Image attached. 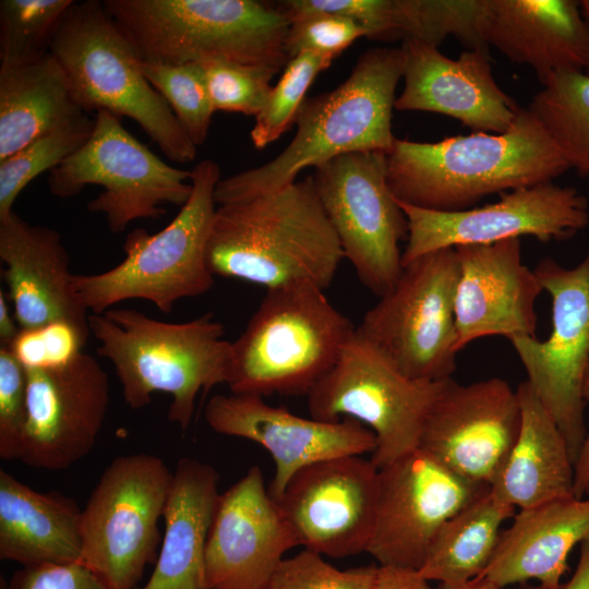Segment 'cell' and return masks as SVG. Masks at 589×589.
<instances>
[{
	"label": "cell",
	"mask_w": 589,
	"mask_h": 589,
	"mask_svg": "<svg viewBox=\"0 0 589 589\" xmlns=\"http://www.w3.org/2000/svg\"><path fill=\"white\" fill-rule=\"evenodd\" d=\"M387 181L398 202L457 212L483 197L553 180L570 169L528 108L504 133L472 132L438 142L395 140Z\"/></svg>",
	"instance_id": "cell-1"
},
{
	"label": "cell",
	"mask_w": 589,
	"mask_h": 589,
	"mask_svg": "<svg viewBox=\"0 0 589 589\" xmlns=\"http://www.w3.org/2000/svg\"><path fill=\"white\" fill-rule=\"evenodd\" d=\"M345 259L313 176L277 191L216 207L206 245L214 276L267 290L327 288Z\"/></svg>",
	"instance_id": "cell-2"
},
{
	"label": "cell",
	"mask_w": 589,
	"mask_h": 589,
	"mask_svg": "<svg viewBox=\"0 0 589 589\" xmlns=\"http://www.w3.org/2000/svg\"><path fill=\"white\" fill-rule=\"evenodd\" d=\"M404 72L400 48L380 47L362 53L349 76L336 88L305 98L288 146L272 160L220 179L217 205L255 197L297 181L308 167L352 152L388 153L396 88Z\"/></svg>",
	"instance_id": "cell-3"
},
{
	"label": "cell",
	"mask_w": 589,
	"mask_h": 589,
	"mask_svg": "<svg viewBox=\"0 0 589 589\" xmlns=\"http://www.w3.org/2000/svg\"><path fill=\"white\" fill-rule=\"evenodd\" d=\"M97 353L108 359L133 410L146 407L157 392L171 396L168 420L185 431L195 399L227 384L231 342L225 328L206 313L183 323H168L127 308L89 314Z\"/></svg>",
	"instance_id": "cell-4"
},
{
	"label": "cell",
	"mask_w": 589,
	"mask_h": 589,
	"mask_svg": "<svg viewBox=\"0 0 589 589\" xmlns=\"http://www.w3.org/2000/svg\"><path fill=\"white\" fill-rule=\"evenodd\" d=\"M143 61L170 64L223 59L284 69L290 20L255 0H104Z\"/></svg>",
	"instance_id": "cell-5"
},
{
	"label": "cell",
	"mask_w": 589,
	"mask_h": 589,
	"mask_svg": "<svg viewBox=\"0 0 589 589\" xmlns=\"http://www.w3.org/2000/svg\"><path fill=\"white\" fill-rule=\"evenodd\" d=\"M356 328L323 290L301 284L267 290L231 342V393L308 395L334 368Z\"/></svg>",
	"instance_id": "cell-6"
},
{
	"label": "cell",
	"mask_w": 589,
	"mask_h": 589,
	"mask_svg": "<svg viewBox=\"0 0 589 589\" xmlns=\"http://www.w3.org/2000/svg\"><path fill=\"white\" fill-rule=\"evenodd\" d=\"M50 52L87 113L105 110L130 118L169 160L195 159L197 147L145 77L141 56L103 1H74L55 33Z\"/></svg>",
	"instance_id": "cell-7"
},
{
	"label": "cell",
	"mask_w": 589,
	"mask_h": 589,
	"mask_svg": "<svg viewBox=\"0 0 589 589\" xmlns=\"http://www.w3.org/2000/svg\"><path fill=\"white\" fill-rule=\"evenodd\" d=\"M220 169L212 159L192 170V193L175 218L160 231H130L123 243V260L93 275H74L81 303L94 314L130 299H143L165 313L183 298L206 293L214 275L206 263V245L216 211L214 193Z\"/></svg>",
	"instance_id": "cell-8"
},
{
	"label": "cell",
	"mask_w": 589,
	"mask_h": 589,
	"mask_svg": "<svg viewBox=\"0 0 589 589\" xmlns=\"http://www.w3.org/2000/svg\"><path fill=\"white\" fill-rule=\"evenodd\" d=\"M172 477L160 457L134 453L116 457L93 489L81 515L80 563L110 589H136L156 561Z\"/></svg>",
	"instance_id": "cell-9"
},
{
	"label": "cell",
	"mask_w": 589,
	"mask_h": 589,
	"mask_svg": "<svg viewBox=\"0 0 589 589\" xmlns=\"http://www.w3.org/2000/svg\"><path fill=\"white\" fill-rule=\"evenodd\" d=\"M94 129L73 155L49 171L48 188L61 199L89 184L104 190L87 204L104 215L111 232L137 219H158L166 204L182 207L192 193V170L172 167L127 131L121 119L100 110Z\"/></svg>",
	"instance_id": "cell-10"
},
{
	"label": "cell",
	"mask_w": 589,
	"mask_h": 589,
	"mask_svg": "<svg viewBox=\"0 0 589 589\" xmlns=\"http://www.w3.org/2000/svg\"><path fill=\"white\" fill-rule=\"evenodd\" d=\"M446 381L408 377L356 329L334 368L308 394L309 412L322 421L344 416L369 426L376 438L371 460L382 469L419 448Z\"/></svg>",
	"instance_id": "cell-11"
},
{
	"label": "cell",
	"mask_w": 589,
	"mask_h": 589,
	"mask_svg": "<svg viewBox=\"0 0 589 589\" xmlns=\"http://www.w3.org/2000/svg\"><path fill=\"white\" fill-rule=\"evenodd\" d=\"M455 248L402 267L395 287L363 316L358 334L401 373L423 382L453 378L456 370Z\"/></svg>",
	"instance_id": "cell-12"
},
{
	"label": "cell",
	"mask_w": 589,
	"mask_h": 589,
	"mask_svg": "<svg viewBox=\"0 0 589 589\" xmlns=\"http://www.w3.org/2000/svg\"><path fill=\"white\" fill-rule=\"evenodd\" d=\"M314 169L316 194L345 259L363 286L385 296L402 272L399 243L408 236L406 215L387 181L386 153L352 152Z\"/></svg>",
	"instance_id": "cell-13"
},
{
	"label": "cell",
	"mask_w": 589,
	"mask_h": 589,
	"mask_svg": "<svg viewBox=\"0 0 589 589\" xmlns=\"http://www.w3.org/2000/svg\"><path fill=\"white\" fill-rule=\"evenodd\" d=\"M533 269L552 299V330L545 340L521 337L510 344L576 464L587 433L582 381L589 362V251L574 267L545 257Z\"/></svg>",
	"instance_id": "cell-14"
},
{
	"label": "cell",
	"mask_w": 589,
	"mask_h": 589,
	"mask_svg": "<svg viewBox=\"0 0 589 589\" xmlns=\"http://www.w3.org/2000/svg\"><path fill=\"white\" fill-rule=\"evenodd\" d=\"M398 203L408 223L402 267L445 248L492 244L522 236L541 242L565 241L589 224L587 197L574 187L553 182L504 192L497 202L457 212Z\"/></svg>",
	"instance_id": "cell-15"
},
{
	"label": "cell",
	"mask_w": 589,
	"mask_h": 589,
	"mask_svg": "<svg viewBox=\"0 0 589 589\" xmlns=\"http://www.w3.org/2000/svg\"><path fill=\"white\" fill-rule=\"evenodd\" d=\"M378 470L376 516L366 552L380 566L420 569L444 525L490 490L420 448Z\"/></svg>",
	"instance_id": "cell-16"
},
{
	"label": "cell",
	"mask_w": 589,
	"mask_h": 589,
	"mask_svg": "<svg viewBox=\"0 0 589 589\" xmlns=\"http://www.w3.org/2000/svg\"><path fill=\"white\" fill-rule=\"evenodd\" d=\"M378 468L360 456L300 469L276 501L299 545L335 558L366 552L378 500Z\"/></svg>",
	"instance_id": "cell-17"
},
{
	"label": "cell",
	"mask_w": 589,
	"mask_h": 589,
	"mask_svg": "<svg viewBox=\"0 0 589 589\" xmlns=\"http://www.w3.org/2000/svg\"><path fill=\"white\" fill-rule=\"evenodd\" d=\"M26 372L27 418L19 460L45 470L67 469L92 450L100 433L110 402L108 375L83 351L62 365Z\"/></svg>",
	"instance_id": "cell-18"
},
{
	"label": "cell",
	"mask_w": 589,
	"mask_h": 589,
	"mask_svg": "<svg viewBox=\"0 0 589 589\" xmlns=\"http://www.w3.org/2000/svg\"><path fill=\"white\" fill-rule=\"evenodd\" d=\"M516 389L491 377L446 381L423 428L419 448L458 476L490 486L520 429Z\"/></svg>",
	"instance_id": "cell-19"
},
{
	"label": "cell",
	"mask_w": 589,
	"mask_h": 589,
	"mask_svg": "<svg viewBox=\"0 0 589 589\" xmlns=\"http://www.w3.org/2000/svg\"><path fill=\"white\" fill-rule=\"evenodd\" d=\"M297 545L262 470L252 466L218 495L205 545L206 589H267Z\"/></svg>",
	"instance_id": "cell-20"
},
{
	"label": "cell",
	"mask_w": 589,
	"mask_h": 589,
	"mask_svg": "<svg viewBox=\"0 0 589 589\" xmlns=\"http://www.w3.org/2000/svg\"><path fill=\"white\" fill-rule=\"evenodd\" d=\"M204 418L214 432L255 442L272 455L275 474L269 493L275 501L300 469L328 458L373 454L376 448L374 433L357 420L299 417L259 395L217 394L208 400Z\"/></svg>",
	"instance_id": "cell-21"
},
{
	"label": "cell",
	"mask_w": 589,
	"mask_h": 589,
	"mask_svg": "<svg viewBox=\"0 0 589 589\" xmlns=\"http://www.w3.org/2000/svg\"><path fill=\"white\" fill-rule=\"evenodd\" d=\"M455 252L457 352L483 337H536V301L543 289L522 262L520 239L459 245Z\"/></svg>",
	"instance_id": "cell-22"
},
{
	"label": "cell",
	"mask_w": 589,
	"mask_h": 589,
	"mask_svg": "<svg viewBox=\"0 0 589 589\" xmlns=\"http://www.w3.org/2000/svg\"><path fill=\"white\" fill-rule=\"evenodd\" d=\"M400 111H428L458 120L473 132L504 133L520 107L495 82L489 50H466L457 59L438 48L406 39Z\"/></svg>",
	"instance_id": "cell-23"
},
{
	"label": "cell",
	"mask_w": 589,
	"mask_h": 589,
	"mask_svg": "<svg viewBox=\"0 0 589 589\" xmlns=\"http://www.w3.org/2000/svg\"><path fill=\"white\" fill-rule=\"evenodd\" d=\"M1 275L20 329L65 322L89 336L88 311L81 303L60 233L32 225L15 212L0 219Z\"/></svg>",
	"instance_id": "cell-24"
},
{
	"label": "cell",
	"mask_w": 589,
	"mask_h": 589,
	"mask_svg": "<svg viewBox=\"0 0 589 589\" xmlns=\"http://www.w3.org/2000/svg\"><path fill=\"white\" fill-rule=\"evenodd\" d=\"M482 35L510 61L530 67L541 85L589 69V25L573 0H485Z\"/></svg>",
	"instance_id": "cell-25"
},
{
	"label": "cell",
	"mask_w": 589,
	"mask_h": 589,
	"mask_svg": "<svg viewBox=\"0 0 589 589\" xmlns=\"http://www.w3.org/2000/svg\"><path fill=\"white\" fill-rule=\"evenodd\" d=\"M588 539L589 496L520 509L501 532L494 556L479 577L501 587L537 580L556 589L570 551Z\"/></svg>",
	"instance_id": "cell-26"
},
{
	"label": "cell",
	"mask_w": 589,
	"mask_h": 589,
	"mask_svg": "<svg viewBox=\"0 0 589 589\" xmlns=\"http://www.w3.org/2000/svg\"><path fill=\"white\" fill-rule=\"evenodd\" d=\"M218 481L212 465L191 457L178 460L163 516L161 546L153 573L139 589H206L205 545Z\"/></svg>",
	"instance_id": "cell-27"
},
{
	"label": "cell",
	"mask_w": 589,
	"mask_h": 589,
	"mask_svg": "<svg viewBox=\"0 0 589 589\" xmlns=\"http://www.w3.org/2000/svg\"><path fill=\"white\" fill-rule=\"evenodd\" d=\"M516 392L519 433L490 492L520 509L575 496V464L561 430L527 381Z\"/></svg>",
	"instance_id": "cell-28"
},
{
	"label": "cell",
	"mask_w": 589,
	"mask_h": 589,
	"mask_svg": "<svg viewBox=\"0 0 589 589\" xmlns=\"http://www.w3.org/2000/svg\"><path fill=\"white\" fill-rule=\"evenodd\" d=\"M81 515L75 501L41 493L0 469V558L25 566L80 563Z\"/></svg>",
	"instance_id": "cell-29"
},
{
	"label": "cell",
	"mask_w": 589,
	"mask_h": 589,
	"mask_svg": "<svg viewBox=\"0 0 589 589\" xmlns=\"http://www.w3.org/2000/svg\"><path fill=\"white\" fill-rule=\"evenodd\" d=\"M88 115L57 58L0 63V161Z\"/></svg>",
	"instance_id": "cell-30"
},
{
	"label": "cell",
	"mask_w": 589,
	"mask_h": 589,
	"mask_svg": "<svg viewBox=\"0 0 589 589\" xmlns=\"http://www.w3.org/2000/svg\"><path fill=\"white\" fill-rule=\"evenodd\" d=\"M514 512L489 490L444 525L418 573L428 581L444 585L479 577L494 556L502 524Z\"/></svg>",
	"instance_id": "cell-31"
},
{
	"label": "cell",
	"mask_w": 589,
	"mask_h": 589,
	"mask_svg": "<svg viewBox=\"0 0 589 589\" xmlns=\"http://www.w3.org/2000/svg\"><path fill=\"white\" fill-rule=\"evenodd\" d=\"M528 109L548 132L570 169L589 176V73L554 75Z\"/></svg>",
	"instance_id": "cell-32"
},
{
	"label": "cell",
	"mask_w": 589,
	"mask_h": 589,
	"mask_svg": "<svg viewBox=\"0 0 589 589\" xmlns=\"http://www.w3.org/2000/svg\"><path fill=\"white\" fill-rule=\"evenodd\" d=\"M95 118L88 115L47 133L0 161V219L9 217L19 194L37 176L51 171L91 136Z\"/></svg>",
	"instance_id": "cell-33"
},
{
	"label": "cell",
	"mask_w": 589,
	"mask_h": 589,
	"mask_svg": "<svg viewBox=\"0 0 589 589\" xmlns=\"http://www.w3.org/2000/svg\"><path fill=\"white\" fill-rule=\"evenodd\" d=\"M73 0H1L0 62L22 63L50 51Z\"/></svg>",
	"instance_id": "cell-34"
},
{
	"label": "cell",
	"mask_w": 589,
	"mask_h": 589,
	"mask_svg": "<svg viewBox=\"0 0 589 589\" xmlns=\"http://www.w3.org/2000/svg\"><path fill=\"white\" fill-rule=\"evenodd\" d=\"M484 7L485 0H404V40L438 48L454 36L467 50H489L482 35Z\"/></svg>",
	"instance_id": "cell-35"
},
{
	"label": "cell",
	"mask_w": 589,
	"mask_h": 589,
	"mask_svg": "<svg viewBox=\"0 0 589 589\" xmlns=\"http://www.w3.org/2000/svg\"><path fill=\"white\" fill-rule=\"evenodd\" d=\"M151 85L166 100L187 135L199 147L207 139L215 112L199 63L142 62Z\"/></svg>",
	"instance_id": "cell-36"
},
{
	"label": "cell",
	"mask_w": 589,
	"mask_h": 589,
	"mask_svg": "<svg viewBox=\"0 0 589 589\" xmlns=\"http://www.w3.org/2000/svg\"><path fill=\"white\" fill-rule=\"evenodd\" d=\"M332 62L330 58L309 51L301 52L287 62L280 79L272 87L263 108L255 116L250 132L254 147H266L294 123L308 89Z\"/></svg>",
	"instance_id": "cell-37"
},
{
	"label": "cell",
	"mask_w": 589,
	"mask_h": 589,
	"mask_svg": "<svg viewBox=\"0 0 589 589\" xmlns=\"http://www.w3.org/2000/svg\"><path fill=\"white\" fill-rule=\"evenodd\" d=\"M199 64L215 111L254 117L263 108L273 87L271 81L278 73L272 68L223 59H208Z\"/></svg>",
	"instance_id": "cell-38"
},
{
	"label": "cell",
	"mask_w": 589,
	"mask_h": 589,
	"mask_svg": "<svg viewBox=\"0 0 589 589\" xmlns=\"http://www.w3.org/2000/svg\"><path fill=\"white\" fill-rule=\"evenodd\" d=\"M378 566L339 570L320 553L304 549L284 558L267 589H374Z\"/></svg>",
	"instance_id": "cell-39"
},
{
	"label": "cell",
	"mask_w": 589,
	"mask_h": 589,
	"mask_svg": "<svg viewBox=\"0 0 589 589\" xmlns=\"http://www.w3.org/2000/svg\"><path fill=\"white\" fill-rule=\"evenodd\" d=\"M27 418V372L0 346V458L20 459Z\"/></svg>",
	"instance_id": "cell-40"
},
{
	"label": "cell",
	"mask_w": 589,
	"mask_h": 589,
	"mask_svg": "<svg viewBox=\"0 0 589 589\" xmlns=\"http://www.w3.org/2000/svg\"><path fill=\"white\" fill-rule=\"evenodd\" d=\"M87 337L69 323L53 322L35 328L20 329L11 345L5 348L26 369L55 368L69 362L82 352Z\"/></svg>",
	"instance_id": "cell-41"
},
{
	"label": "cell",
	"mask_w": 589,
	"mask_h": 589,
	"mask_svg": "<svg viewBox=\"0 0 589 589\" xmlns=\"http://www.w3.org/2000/svg\"><path fill=\"white\" fill-rule=\"evenodd\" d=\"M360 37L365 31L351 19L322 13L291 21L286 48L290 59L309 51L334 60Z\"/></svg>",
	"instance_id": "cell-42"
},
{
	"label": "cell",
	"mask_w": 589,
	"mask_h": 589,
	"mask_svg": "<svg viewBox=\"0 0 589 589\" xmlns=\"http://www.w3.org/2000/svg\"><path fill=\"white\" fill-rule=\"evenodd\" d=\"M7 589H110L82 563L43 564L17 569Z\"/></svg>",
	"instance_id": "cell-43"
},
{
	"label": "cell",
	"mask_w": 589,
	"mask_h": 589,
	"mask_svg": "<svg viewBox=\"0 0 589 589\" xmlns=\"http://www.w3.org/2000/svg\"><path fill=\"white\" fill-rule=\"evenodd\" d=\"M374 589H433L418 570L378 566Z\"/></svg>",
	"instance_id": "cell-44"
},
{
	"label": "cell",
	"mask_w": 589,
	"mask_h": 589,
	"mask_svg": "<svg viewBox=\"0 0 589 589\" xmlns=\"http://www.w3.org/2000/svg\"><path fill=\"white\" fill-rule=\"evenodd\" d=\"M582 398L586 405L589 406V362L587 364L584 381H582ZM589 486V423L587 426L586 437L575 464V484L574 492L576 497H585Z\"/></svg>",
	"instance_id": "cell-45"
},
{
	"label": "cell",
	"mask_w": 589,
	"mask_h": 589,
	"mask_svg": "<svg viewBox=\"0 0 589 589\" xmlns=\"http://www.w3.org/2000/svg\"><path fill=\"white\" fill-rule=\"evenodd\" d=\"M7 292L0 290V346L8 347L20 332Z\"/></svg>",
	"instance_id": "cell-46"
},
{
	"label": "cell",
	"mask_w": 589,
	"mask_h": 589,
	"mask_svg": "<svg viewBox=\"0 0 589 589\" xmlns=\"http://www.w3.org/2000/svg\"><path fill=\"white\" fill-rule=\"evenodd\" d=\"M556 589H589V539L580 544L579 561L570 579Z\"/></svg>",
	"instance_id": "cell-47"
},
{
	"label": "cell",
	"mask_w": 589,
	"mask_h": 589,
	"mask_svg": "<svg viewBox=\"0 0 589 589\" xmlns=\"http://www.w3.org/2000/svg\"><path fill=\"white\" fill-rule=\"evenodd\" d=\"M438 589H505V587H501V586H497L486 579H483V578H480V577H477L472 580H469L467 582H464V584H458V585H444V584H441ZM519 589H550L548 587H544L542 585H537V586H527V587H524V588H519Z\"/></svg>",
	"instance_id": "cell-48"
},
{
	"label": "cell",
	"mask_w": 589,
	"mask_h": 589,
	"mask_svg": "<svg viewBox=\"0 0 589 589\" xmlns=\"http://www.w3.org/2000/svg\"><path fill=\"white\" fill-rule=\"evenodd\" d=\"M579 3H580L582 15L589 25V0H584V1H580Z\"/></svg>",
	"instance_id": "cell-49"
},
{
	"label": "cell",
	"mask_w": 589,
	"mask_h": 589,
	"mask_svg": "<svg viewBox=\"0 0 589 589\" xmlns=\"http://www.w3.org/2000/svg\"><path fill=\"white\" fill-rule=\"evenodd\" d=\"M399 31H400L401 41H402V33H401V0H399Z\"/></svg>",
	"instance_id": "cell-50"
},
{
	"label": "cell",
	"mask_w": 589,
	"mask_h": 589,
	"mask_svg": "<svg viewBox=\"0 0 589 589\" xmlns=\"http://www.w3.org/2000/svg\"><path fill=\"white\" fill-rule=\"evenodd\" d=\"M586 494H587V495H589V486H588V489H587V492H586Z\"/></svg>",
	"instance_id": "cell-51"
},
{
	"label": "cell",
	"mask_w": 589,
	"mask_h": 589,
	"mask_svg": "<svg viewBox=\"0 0 589 589\" xmlns=\"http://www.w3.org/2000/svg\"><path fill=\"white\" fill-rule=\"evenodd\" d=\"M586 72L589 73V69Z\"/></svg>",
	"instance_id": "cell-52"
}]
</instances>
